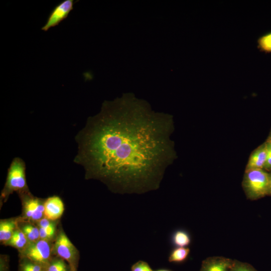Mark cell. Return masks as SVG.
I'll use <instances>...</instances> for the list:
<instances>
[{
	"mask_svg": "<svg viewBox=\"0 0 271 271\" xmlns=\"http://www.w3.org/2000/svg\"><path fill=\"white\" fill-rule=\"evenodd\" d=\"M174 129L171 115L134 102H105L76 135L74 162L87 179H98L115 193L156 190L177 158Z\"/></svg>",
	"mask_w": 271,
	"mask_h": 271,
	"instance_id": "obj_1",
	"label": "cell"
},
{
	"mask_svg": "<svg viewBox=\"0 0 271 271\" xmlns=\"http://www.w3.org/2000/svg\"><path fill=\"white\" fill-rule=\"evenodd\" d=\"M242 186L247 199L255 200L267 195L268 173L263 169L245 171Z\"/></svg>",
	"mask_w": 271,
	"mask_h": 271,
	"instance_id": "obj_2",
	"label": "cell"
},
{
	"mask_svg": "<svg viewBox=\"0 0 271 271\" xmlns=\"http://www.w3.org/2000/svg\"><path fill=\"white\" fill-rule=\"evenodd\" d=\"M26 164L19 158H14L8 169L3 195L6 197L14 191L26 192L28 190L26 177Z\"/></svg>",
	"mask_w": 271,
	"mask_h": 271,
	"instance_id": "obj_3",
	"label": "cell"
},
{
	"mask_svg": "<svg viewBox=\"0 0 271 271\" xmlns=\"http://www.w3.org/2000/svg\"><path fill=\"white\" fill-rule=\"evenodd\" d=\"M24 255L39 264L48 263L51 256V248L47 240L41 239L31 243L24 250Z\"/></svg>",
	"mask_w": 271,
	"mask_h": 271,
	"instance_id": "obj_4",
	"label": "cell"
},
{
	"mask_svg": "<svg viewBox=\"0 0 271 271\" xmlns=\"http://www.w3.org/2000/svg\"><path fill=\"white\" fill-rule=\"evenodd\" d=\"M74 3V0H64L57 4L49 14L45 24L41 28L42 30L46 32L66 19L73 9Z\"/></svg>",
	"mask_w": 271,
	"mask_h": 271,
	"instance_id": "obj_5",
	"label": "cell"
},
{
	"mask_svg": "<svg viewBox=\"0 0 271 271\" xmlns=\"http://www.w3.org/2000/svg\"><path fill=\"white\" fill-rule=\"evenodd\" d=\"M55 249L57 254L61 258L67 261L71 267L75 269L77 254V250L63 231L59 233L56 239Z\"/></svg>",
	"mask_w": 271,
	"mask_h": 271,
	"instance_id": "obj_6",
	"label": "cell"
},
{
	"mask_svg": "<svg viewBox=\"0 0 271 271\" xmlns=\"http://www.w3.org/2000/svg\"><path fill=\"white\" fill-rule=\"evenodd\" d=\"M24 210L25 216L33 220H40L44 215V203L38 198L25 195Z\"/></svg>",
	"mask_w": 271,
	"mask_h": 271,
	"instance_id": "obj_7",
	"label": "cell"
},
{
	"mask_svg": "<svg viewBox=\"0 0 271 271\" xmlns=\"http://www.w3.org/2000/svg\"><path fill=\"white\" fill-rule=\"evenodd\" d=\"M44 216L46 218L51 220H56L62 215L64 210V204L61 199L57 196L49 197L44 203Z\"/></svg>",
	"mask_w": 271,
	"mask_h": 271,
	"instance_id": "obj_8",
	"label": "cell"
},
{
	"mask_svg": "<svg viewBox=\"0 0 271 271\" xmlns=\"http://www.w3.org/2000/svg\"><path fill=\"white\" fill-rule=\"evenodd\" d=\"M233 261L222 256L209 257L203 261L200 271H229Z\"/></svg>",
	"mask_w": 271,
	"mask_h": 271,
	"instance_id": "obj_9",
	"label": "cell"
},
{
	"mask_svg": "<svg viewBox=\"0 0 271 271\" xmlns=\"http://www.w3.org/2000/svg\"><path fill=\"white\" fill-rule=\"evenodd\" d=\"M266 145L265 143L258 146L252 151L249 158L245 171L263 169L266 157Z\"/></svg>",
	"mask_w": 271,
	"mask_h": 271,
	"instance_id": "obj_10",
	"label": "cell"
},
{
	"mask_svg": "<svg viewBox=\"0 0 271 271\" xmlns=\"http://www.w3.org/2000/svg\"><path fill=\"white\" fill-rule=\"evenodd\" d=\"M171 243L177 247H186L191 242V237L188 232L184 229H177L173 232L170 237Z\"/></svg>",
	"mask_w": 271,
	"mask_h": 271,
	"instance_id": "obj_11",
	"label": "cell"
},
{
	"mask_svg": "<svg viewBox=\"0 0 271 271\" xmlns=\"http://www.w3.org/2000/svg\"><path fill=\"white\" fill-rule=\"evenodd\" d=\"M17 223L15 220L1 221L0 223V240L7 243L15 232Z\"/></svg>",
	"mask_w": 271,
	"mask_h": 271,
	"instance_id": "obj_12",
	"label": "cell"
},
{
	"mask_svg": "<svg viewBox=\"0 0 271 271\" xmlns=\"http://www.w3.org/2000/svg\"><path fill=\"white\" fill-rule=\"evenodd\" d=\"M190 252V250L188 247H176L171 251L169 255L168 260L170 262H182L187 259Z\"/></svg>",
	"mask_w": 271,
	"mask_h": 271,
	"instance_id": "obj_13",
	"label": "cell"
},
{
	"mask_svg": "<svg viewBox=\"0 0 271 271\" xmlns=\"http://www.w3.org/2000/svg\"><path fill=\"white\" fill-rule=\"evenodd\" d=\"M28 241L24 232L22 230H16L6 243L16 248L22 249L27 246Z\"/></svg>",
	"mask_w": 271,
	"mask_h": 271,
	"instance_id": "obj_14",
	"label": "cell"
},
{
	"mask_svg": "<svg viewBox=\"0 0 271 271\" xmlns=\"http://www.w3.org/2000/svg\"><path fill=\"white\" fill-rule=\"evenodd\" d=\"M257 48L261 52L271 53V31L260 36L257 40Z\"/></svg>",
	"mask_w": 271,
	"mask_h": 271,
	"instance_id": "obj_15",
	"label": "cell"
},
{
	"mask_svg": "<svg viewBox=\"0 0 271 271\" xmlns=\"http://www.w3.org/2000/svg\"><path fill=\"white\" fill-rule=\"evenodd\" d=\"M22 231L31 243L36 242L40 238L39 228L29 224L24 225Z\"/></svg>",
	"mask_w": 271,
	"mask_h": 271,
	"instance_id": "obj_16",
	"label": "cell"
},
{
	"mask_svg": "<svg viewBox=\"0 0 271 271\" xmlns=\"http://www.w3.org/2000/svg\"><path fill=\"white\" fill-rule=\"evenodd\" d=\"M229 271H257L248 263L233 260Z\"/></svg>",
	"mask_w": 271,
	"mask_h": 271,
	"instance_id": "obj_17",
	"label": "cell"
},
{
	"mask_svg": "<svg viewBox=\"0 0 271 271\" xmlns=\"http://www.w3.org/2000/svg\"><path fill=\"white\" fill-rule=\"evenodd\" d=\"M67 265L64 260L57 259L50 264L47 271H67Z\"/></svg>",
	"mask_w": 271,
	"mask_h": 271,
	"instance_id": "obj_18",
	"label": "cell"
},
{
	"mask_svg": "<svg viewBox=\"0 0 271 271\" xmlns=\"http://www.w3.org/2000/svg\"><path fill=\"white\" fill-rule=\"evenodd\" d=\"M131 271H154L146 261L139 260L131 267Z\"/></svg>",
	"mask_w": 271,
	"mask_h": 271,
	"instance_id": "obj_19",
	"label": "cell"
},
{
	"mask_svg": "<svg viewBox=\"0 0 271 271\" xmlns=\"http://www.w3.org/2000/svg\"><path fill=\"white\" fill-rule=\"evenodd\" d=\"M40 231V238L46 240L53 238L55 233V228L45 229L39 227Z\"/></svg>",
	"mask_w": 271,
	"mask_h": 271,
	"instance_id": "obj_20",
	"label": "cell"
},
{
	"mask_svg": "<svg viewBox=\"0 0 271 271\" xmlns=\"http://www.w3.org/2000/svg\"><path fill=\"white\" fill-rule=\"evenodd\" d=\"M266 145V157L263 170L265 171L270 172L271 171V146L265 142Z\"/></svg>",
	"mask_w": 271,
	"mask_h": 271,
	"instance_id": "obj_21",
	"label": "cell"
},
{
	"mask_svg": "<svg viewBox=\"0 0 271 271\" xmlns=\"http://www.w3.org/2000/svg\"><path fill=\"white\" fill-rule=\"evenodd\" d=\"M39 227L45 229L55 228V224L47 218H43L39 221Z\"/></svg>",
	"mask_w": 271,
	"mask_h": 271,
	"instance_id": "obj_22",
	"label": "cell"
},
{
	"mask_svg": "<svg viewBox=\"0 0 271 271\" xmlns=\"http://www.w3.org/2000/svg\"><path fill=\"white\" fill-rule=\"evenodd\" d=\"M31 271H41V268L38 264L27 263Z\"/></svg>",
	"mask_w": 271,
	"mask_h": 271,
	"instance_id": "obj_23",
	"label": "cell"
},
{
	"mask_svg": "<svg viewBox=\"0 0 271 271\" xmlns=\"http://www.w3.org/2000/svg\"><path fill=\"white\" fill-rule=\"evenodd\" d=\"M267 195L271 196V172L268 173V187Z\"/></svg>",
	"mask_w": 271,
	"mask_h": 271,
	"instance_id": "obj_24",
	"label": "cell"
},
{
	"mask_svg": "<svg viewBox=\"0 0 271 271\" xmlns=\"http://www.w3.org/2000/svg\"><path fill=\"white\" fill-rule=\"evenodd\" d=\"M23 271H31L27 263L24 264L23 266Z\"/></svg>",
	"mask_w": 271,
	"mask_h": 271,
	"instance_id": "obj_25",
	"label": "cell"
},
{
	"mask_svg": "<svg viewBox=\"0 0 271 271\" xmlns=\"http://www.w3.org/2000/svg\"><path fill=\"white\" fill-rule=\"evenodd\" d=\"M265 142L267 143L268 144H269L270 145H271V129L270 130L267 140Z\"/></svg>",
	"mask_w": 271,
	"mask_h": 271,
	"instance_id": "obj_26",
	"label": "cell"
},
{
	"mask_svg": "<svg viewBox=\"0 0 271 271\" xmlns=\"http://www.w3.org/2000/svg\"><path fill=\"white\" fill-rule=\"evenodd\" d=\"M155 271H171V270L167 269L161 268V269H159Z\"/></svg>",
	"mask_w": 271,
	"mask_h": 271,
	"instance_id": "obj_27",
	"label": "cell"
},
{
	"mask_svg": "<svg viewBox=\"0 0 271 271\" xmlns=\"http://www.w3.org/2000/svg\"><path fill=\"white\" fill-rule=\"evenodd\" d=\"M270 172H271V171H270Z\"/></svg>",
	"mask_w": 271,
	"mask_h": 271,
	"instance_id": "obj_28",
	"label": "cell"
},
{
	"mask_svg": "<svg viewBox=\"0 0 271 271\" xmlns=\"http://www.w3.org/2000/svg\"><path fill=\"white\" fill-rule=\"evenodd\" d=\"M271 146V145H270Z\"/></svg>",
	"mask_w": 271,
	"mask_h": 271,
	"instance_id": "obj_29",
	"label": "cell"
}]
</instances>
